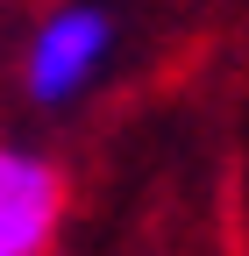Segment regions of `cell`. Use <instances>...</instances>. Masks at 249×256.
<instances>
[{
  "mask_svg": "<svg viewBox=\"0 0 249 256\" xmlns=\"http://www.w3.org/2000/svg\"><path fill=\"white\" fill-rule=\"evenodd\" d=\"M57 235V171L28 150H0V256H43Z\"/></svg>",
  "mask_w": 249,
  "mask_h": 256,
  "instance_id": "2",
  "label": "cell"
},
{
  "mask_svg": "<svg viewBox=\"0 0 249 256\" xmlns=\"http://www.w3.org/2000/svg\"><path fill=\"white\" fill-rule=\"evenodd\" d=\"M107 50H114V22L100 8H57L36 28V43H28L22 78H28V92H36L43 107H64L72 92L107 64Z\"/></svg>",
  "mask_w": 249,
  "mask_h": 256,
  "instance_id": "1",
  "label": "cell"
}]
</instances>
